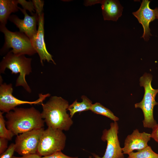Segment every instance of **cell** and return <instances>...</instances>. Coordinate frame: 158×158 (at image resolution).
<instances>
[{
    "label": "cell",
    "mask_w": 158,
    "mask_h": 158,
    "mask_svg": "<svg viewBox=\"0 0 158 158\" xmlns=\"http://www.w3.org/2000/svg\"><path fill=\"white\" fill-rule=\"evenodd\" d=\"M89 158H94L93 157H92L91 156H89Z\"/></svg>",
    "instance_id": "29"
},
{
    "label": "cell",
    "mask_w": 158,
    "mask_h": 158,
    "mask_svg": "<svg viewBox=\"0 0 158 158\" xmlns=\"http://www.w3.org/2000/svg\"><path fill=\"white\" fill-rule=\"evenodd\" d=\"M32 1L36 13L38 16L43 13L44 1L42 0H33Z\"/></svg>",
    "instance_id": "22"
},
{
    "label": "cell",
    "mask_w": 158,
    "mask_h": 158,
    "mask_svg": "<svg viewBox=\"0 0 158 158\" xmlns=\"http://www.w3.org/2000/svg\"><path fill=\"white\" fill-rule=\"evenodd\" d=\"M5 117L6 127L15 135L40 129L44 126V121L41 113L33 107L26 108L16 107L6 113Z\"/></svg>",
    "instance_id": "1"
},
{
    "label": "cell",
    "mask_w": 158,
    "mask_h": 158,
    "mask_svg": "<svg viewBox=\"0 0 158 158\" xmlns=\"http://www.w3.org/2000/svg\"><path fill=\"white\" fill-rule=\"evenodd\" d=\"M152 76L150 74L145 73L140 79V85L145 89L143 98L140 102L135 104V108L141 109L143 112L144 119L142 121L144 128L152 129L157 124L153 116V109L158 103L155 100L158 93V89H154L151 85Z\"/></svg>",
    "instance_id": "4"
},
{
    "label": "cell",
    "mask_w": 158,
    "mask_h": 158,
    "mask_svg": "<svg viewBox=\"0 0 158 158\" xmlns=\"http://www.w3.org/2000/svg\"><path fill=\"white\" fill-rule=\"evenodd\" d=\"M0 31L4 35L5 42L3 50L12 48L10 51L17 55L31 56L37 52L32 47L30 39L24 33L20 32H12L5 25H0Z\"/></svg>",
    "instance_id": "6"
},
{
    "label": "cell",
    "mask_w": 158,
    "mask_h": 158,
    "mask_svg": "<svg viewBox=\"0 0 158 158\" xmlns=\"http://www.w3.org/2000/svg\"><path fill=\"white\" fill-rule=\"evenodd\" d=\"M128 155L127 158H158V154L154 152L149 146L136 152H133Z\"/></svg>",
    "instance_id": "18"
},
{
    "label": "cell",
    "mask_w": 158,
    "mask_h": 158,
    "mask_svg": "<svg viewBox=\"0 0 158 158\" xmlns=\"http://www.w3.org/2000/svg\"><path fill=\"white\" fill-rule=\"evenodd\" d=\"M12 158H42V157L36 153L22 156L20 157L13 156Z\"/></svg>",
    "instance_id": "26"
},
{
    "label": "cell",
    "mask_w": 158,
    "mask_h": 158,
    "mask_svg": "<svg viewBox=\"0 0 158 158\" xmlns=\"http://www.w3.org/2000/svg\"><path fill=\"white\" fill-rule=\"evenodd\" d=\"M150 1L148 0H143L139 9L133 13L142 26L144 31L142 37L146 41H147L150 36H152L150 23L156 19L154 10L150 7Z\"/></svg>",
    "instance_id": "13"
},
{
    "label": "cell",
    "mask_w": 158,
    "mask_h": 158,
    "mask_svg": "<svg viewBox=\"0 0 158 158\" xmlns=\"http://www.w3.org/2000/svg\"><path fill=\"white\" fill-rule=\"evenodd\" d=\"M38 16V27L36 35L30 40L33 47L38 53L41 63L43 65V61H52L56 64L52 58V56L47 51L44 40V14Z\"/></svg>",
    "instance_id": "10"
},
{
    "label": "cell",
    "mask_w": 158,
    "mask_h": 158,
    "mask_svg": "<svg viewBox=\"0 0 158 158\" xmlns=\"http://www.w3.org/2000/svg\"><path fill=\"white\" fill-rule=\"evenodd\" d=\"M24 16L23 19H20L16 15L13 14L9 18V20L18 28L20 32L24 33L31 40L36 34L37 23L38 21V16L36 13L31 16L29 15L26 10L19 7Z\"/></svg>",
    "instance_id": "11"
},
{
    "label": "cell",
    "mask_w": 158,
    "mask_h": 158,
    "mask_svg": "<svg viewBox=\"0 0 158 158\" xmlns=\"http://www.w3.org/2000/svg\"><path fill=\"white\" fill-rule=\"evenodd\" d=\"M118 129L117 122L114 121L110 123L109 129H105L103 131L101 139L102 141L107 142L106 151L102 157L92 153L94 158H125L118 138Z\"/></svg>",
    "instance_id": "8"
},
{
    "label": "cell",
    "mask_w": 158,
    "mask_h": 158,
    "mask_svg": "<svg viewBox=\"0 0 158 158\" xmlns=\"http://www.w3.org/2000/svg\"><path fill=\"white\" fill-rule=\"evenodd\" d=\"M102 13L104 20L116 21L122 14L123 7L118 0H101Z\"/></svg>",
    "instance_id": "14"
},
{
    "label": "cell",
    "mask_w": 158,
    "mask_h": 158,
    "mask_svg": "<svg viewBox=\"0 0 158 158\" xmlns=\"http://www.w3.org/2000/svg\"><path fill=\"white\" fill-rule=\"evenodd\" d=\"M154 10L156 19H158V8H156Z\"/></svg>",
    "instance_id": "28"
},
{
    "label": "cell",
    "mask_w": 158,
    "mask_h": 158,
    "mask_svg": "<svg viewBox=\"0 0 158 158\" xmlns=\"http://www.w3.org/2000/svg\"><path fill=\"white\" fill-rule=\"evenodd\" d=\"M18 0H0V25H6L12 13L18 11Z\"/></svg>",
    "instance_id": "15"
},
{
    "label": "cell",
    "mask_w": 158,
    "mask_h": 158,
    "mask_svg": "<svg viewBox=\"0 0 158 158\" xmlns=\"http://www.w3.org/2000/svg\"><path fill=\"white\" fill-rule=\"evenodd\" d=\"M93 113L105 116L114 122L119 120L109 109L104 107L99 102H96L92 104L90 109Z\"/></svg>",
    "instance_id": "17"
},
{
    "label": "cell",
    "mask_w": 158,
    "mask_h": 158,
    "mask_svg": "<svg viewBox=\"0 0 158 158\" xmlns=\"http://www.w3.org/2000/svg\"><path fill=\"white\" fill-rule=\"evenodd\" d=\"M42 158H78V157H70L65 155L61 151H59L49 155L42 157Z\"/></svg>",
    "instance_id": "23"
},
{
    "label": "cell",
    "mask_w": 158,
    "mask_h": 158,
    "mask_svg": "<svg viewBox=\"0 0 158 158\" xmlns=\"http://www.w3.org/2000/svg\"><path fill=\"white\" fill-rule=\"evenodd\" d=\"M84 4L86 6H91L97 4H100L101 0H92L85 1Z\"/></svg>",
    "instance_id": "27"
},
{
    "label": "cell",
    "mask_w": 158,
    "mask_h": 158,
    "mask_svg": "<svg viewBox=\"0 0 158 158\" xmlns=\"http://www.w3.org/2000/svg\"><path fill=\"white\" fill-rule=\"evenodd\" d=\"M151 138L150 134L140 132L136 129L126 138L124 146L122 148L123 153L129 155L134 150L139 151L144 149L148 146L147 143Z\"/></svg>",
    "instance_id": "12"
},
{
    "label": "cell",
    "mask_w": 158,
    "mask_h": 158,
    "mask_svg": "<svg viewBox=\"0 0 158 158\" xmlns=\"http://www.w3.org/2000/svg\"><path fill=\"white\" fill-rule=\"evenodd\" d=\"M18 4H20L22 6L23 9L28 10L33 15L35 13L33 12H35V8L32 1H26L24 0H18Z\"/></svg>",
    "instance_id": "20"
},
{
    "label": "cell",
    "mask_w": 158,
    "mask_h": 158,
    "mask_svg": "<svg viewBox=\"0 0 158 158\" xmlns=\"http://www.w3.org/2000/svg\"><path fill=\"white\" fill-rule=\"evenodd\" d=\"M41 105V116L48 127L65 131L70 129L73 121L67 112L69 106L67 101L61 97L53 96Z\"/></svg>",
    "instance_id": "2"
},
{
    "label": "cell",
    "mask_w": 158,
    "mask_h": 158,
    "mask_svg": "<svg viewBox=\"0 0 158 158\" xmlns=\"http://www.w3.org/2000/svg\"><path fill=\"white\" fill-rule=\"evenodd\" d=\"M15 151L14 143H12L5 151L0 154V158H12Z\"/></svg>",
    "instance_id": "21"
},
{
    "label": "cell",
    "mask_w": 158,
    "mask_h": 158,
    "mask_svg": "<svg viewBox=\"0 0 158 158\" xmlns=\"http://www.w3.org/2000/svg\"><path fill=\"white\" fill-rule=\"evenodd\" d=\"M32 59L27 58L24 55H17L9 51L3 58L0 64V73H4L6 68L10 69L11 74L19 73L16 86H21L28 93L31 90L28 85L25 77L32 72Z\"/></svg>",
    "instance_id": "3"
},
{
    "label": "cell",
    "mask_w": 158,
    "mask_h": 158,
    "mask_svg": "<svg viewBox=\"0 0 158 158\" xmlns=\"http://www.w3.org/2000/svg\"><path fill=\"white\" fill-rule=\"evenodd\" d=\"M44 130L42 128L17 135L14 143L15 152L21 156L36 154Z\"/></svg>",
    "instance_id": "9"
},
{
    "label": "cell",
    "mask_w": 158,
    "mask_h": 158,
    "mask_svg": "<svg viewBox=\"0 0 158 158\" xmlns=\"http://www.w3.org/2000/svg\"><path fill=\"white\" fill-rule=\"evenodd\" d=\"M81 98L82 99V102H78L77 100H76L69 105L68 110L69 111V115L71 118L76 113L90 110L93 104L91 100L86 96L83 95Z\"/></svg>",
    "instance_id": "16"
},
{
    "label": "cell",
    "mask_w": 158,
    "mask_h": 158,
    "mask_svg": "<svg viewBox=\"0 0 158 158\" xmlns=\"http://www.w3.org/2000/svg\"><path fill=\"white\" fill-rule=\"evenodd\" d=\"M66 139L63 130L48 127L41 136L37 154L44 157L61 151L65 147Z\"/></svg>",
    "instance_id": "5"
},
{
    "label": "cell",
    "mask_w": 158,
    "mask_h": 158,
    "mask_svg": "<svg viewBox=\"0 0 158 158\" xmlns=\"http://www.w3.org/2000/svg\"><path fill=\"white\" fill-rule=\"evenodd\" d=\"M3 113L0 112V138L10 140L15 135L12 131L6 127V121L3 115Z\"/></svg>",
    "instance_id": "19"
},
{
    "label": "cell",
    "mask_w": 158,
    "mask_h": 158,
    "mask_svg": "<svg viewBox=\"0 0 158 158\" xmlns=\"http://www.w3.org/2000/svg\"><path fill=\"white\" fill-rule=\"evenodd\" d=\"M0 79V110L3 113H7L21 104H41L45 99L50 95L49 93L44 95L40 93L39 94L38 98L35 101L30 102L20 100L13 95V89L12 84L3 83L1 76Z\"/></svg>",
    "instance_id": "7"
},
{
    "label": "cell",
    "mask_w": 158,
    "mask_h": 158,
    "mask_svg": "<svg viewBox=\"0 0 158 158\" xmlns=\"http://www.w3.org/2000/svg\"><path fill=\"white\" fill-rule=\"evenodd\" d=\"M150 134L151 138L158 143V124L157 123L152 129V131Z\"/></svg>",
    "instance_id": "25"
},
{
    "label": "cell",
    "mask_w": 158,
    "mask_h": 158,
    "mask_svg": "<svg viewBox=\"0 0 158 158\" xmlns=\"http://www.w3.org/2000/svg\"><path fill=\"white\" fill-rule=\"evenodd\" d=\"M7 139L0 138V154L4 152L8 148Z\"/></svg>",
    "instance_id": "24"
}]
</instances>
